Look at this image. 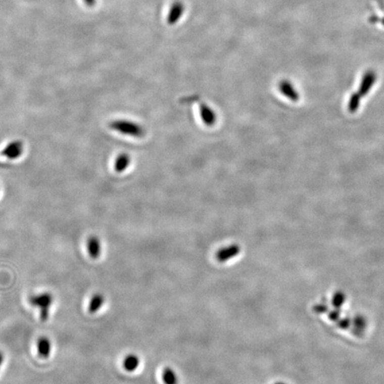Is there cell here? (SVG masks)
Masks as SVG:
<instances>
[{
	"instance_id": "cell-18",
	"label": "cell",
	"mask_w": 384,
	"mask_h": 384,
	"mask_svg": "<svg viewBox=\"0 0 384 384\" xmlns=\"http://www.w3.org/2000/svg\"><path fill=\"white\" fill-rule=\"evenodd\" d=\"M340 310L339 309H334L333 310H331L329 312V318L332 320V321H338L340 319Z\"/></svg>"
},
{
	"instance_id": "cell-17",
	"label": "cell",
	"mask_w": 384,
	"mask_h": 384,
	"mask_svg": "<svg viewBox=\"0 0 384 384\" xmlns=\"http://www.w3.org/2000/svg\"><path fill=\"white\" fill-rule=\"evenodd\" d=\"M313 310H314L316 313L321 314V313H325L326 311H328V307H327L326 304H324V303H318V304L315 305Z\"/></svg>"
},
{
	"instance_id": "cell-21",
	"label": "cell",
	"mask_w": 384,
	"mask_h": 384,
	"mask_svg": "<svg viewBox=\"0 0 384 384\" xmlns=\"http://www.w3.org/2000/svg\"><path fill=\"white\" fill-rule=\"evenodd\" d=\"M381 23H382V25H384V18L382 19V22H381Z\"/></svg>"
},
{
	"instance_id": "cell-11",
	"label": "cell",
	"mask_w": 384,
	"mask_h": 384,
	"mask_svg": "<svg viewBox=\"0 0 384 384\" xmlns=\"http://www.w3.org/2000/svg\"><path fill=\"white\" fill-rule=\"evenodd\" d=\"M367 322L365 317L358 315L352 320V332L355 335L360 336L366 329Z\"/></svg>"
},
{
	"instance_id": "cell-4",
	"label": "cell",
	"mask_w": 384,
	"mask_h": 384,
	"mask_svg": "<svg viewBox=\"0 0 384 384\" xmlns=\"http://www.w3.org/2000/svg\"><path fill=\"white\" fill-rule=\"evenodd\" d=\"M240 247L238 245L232 244L220 248L216 253V259L220 262H225L231 259L235 258L240 253Z\"/></svg>"
},
{
	"instance_id": "cell-12",
	"label": "cell",
	"mask_w": 384,
	"mask_h": 384,
	"mask_svg": "<svg viewBox=\"0 0 384 384\" xmlns=\"http://www.w3.org/2000/svg\"><path fill=\"white\" fill-rule=\"evenodd\" d=\"M139 366H140V358L137 355H127L124 359V362H123L124 368L127 372H131V373L134 372L139 367Z\"/></svg>"
},
{
	"instance_id": "cell-8",
	"label": "cell",
	"mask_w": 384,
	"mask_h": 384,
	"mask_svg": "<svg viewBox=\"0 0 384 384\" xmlns=\"http://www.w3.org/2000/svg\"><path fill=\"white\" fill-rule=\"evenodd\" d=\"M183 12H184V6L181 2L177 1V2L174 3L173 6L171 7L170 11L168 14V18H167L168 23L171 25L175 24L181 19Z\"/></svg>"
},
{
	"instance_id": "cell-20",
	"label": "cell",
	"mask_w": 384,
	"mask_h": 384,
	"mask_svg": "<svg viewBox=\"0 0 384 384\" xmlns=\"http://www.w3.org/2000/svg\"><path fill=\"white\" fill-rule=\"evenodd\" d=\"M276 384H286V383H284V382H277V383Z\"/></svg>"
},
{
	"instance_id": "cell-10",
	"label": "cell",
	"mask_w": 384,
	"mask_h": 384,
	"mask_svg": "<svg viewBox=\"0 0 384 384\" xmlns=\"http://www.w3.org/2000/svg\"><path fill=\"white\" fill-rule=\"evenodd\" d=\"M131 163V158L126 153H121L118 156L115 161V170L118 173H123L128 168Z\"/></svg>"
},
{
	"instance_id": "cell-6",
	"label": "cell",
	"mask_w": 384,
	"mask_h": 384,
	"mask_svg": "<svg viewBox=\"0 0 384 384\" xmlns=\"http://www.w3.org/2000/svg\"><path fill=\"white\" fill-rule=\"evenodd\" d=\"M200 117L205 125L207 126H214L216 123L217 116L215 114L214 110H212L207 104L200 103Z\"/></svg>"
},
{
	"instance_id": "cell-1",
	"label": "cell",
	"mask_w": 384,
	"mask_h": 384,
	"mask_svg": "<svg viewBox=\"0 0 384 384\" xmlns=\"http://www.w3.org/2000/svg\"><path fill=\"white\" fill-rule=\"evenodd\" d=\"M110 127L118 133L134 138H142L146 133L143 126H140L138 123L126 119L113 120L110 123Z\"/></svg>"
},
{
	"instance_id": "cell-14",
	"label": "cell",
	"mask_w": 384,
	"mask_h": 384,
	"mask_svg": "<svg viewBox=\"0 0 384 384\" xmlns=\"http://www.w3.org/2000/svg\"><path fill=\"white\" fill-rule=\"evenodd\" d=\"M162 379L165 384L178 383L177 375L171 367H166L163 370Z\"/></svg>"
},
{
	"instance_id": "cell-3",
	"label": "cell",
	"mask_w": 384,
	"mask_h": 384,
	"mask_svg": "<svg viewBox=\"0 0 384 384\" xmlns=\"http://www.w3.org/2000/svg\"><path fill=\"white\" fill-rule=\"evenodd\" d=\"M23 153V143L21 140H13L8 144L1 152L7 159H17Z\"/></svg>"
},
{
	"instance_id": "cell-19",
	"label": "cell",
	"mask_w": 384,
	"mask_h": 384,
	"mask_svg": "<svg viewBox=\"0 0 384 384\" xmlns=\"http://www.w3.org/2000/svg\"><path fill=\"white\" fill-rule=\"evenodd\" d=\"M3 361H4V354L2 353V351H0V366H2Z\"/></svg>"
},
{
	"instance_id": "cell-9",
	"label": "cell",
	"mask_w": 384,
	"mask_h": 384,
	"mask_svg": "<svg viewBox=\"0 0 384 384\" xmlns=\"http://www.w3.org/2000/svg\"><path fill=\"white\" fill-rule=\"evenodd\" d=\"M52 344L47 337H40L37 341V352L41 358H48L51 354Z\"/></svg>"
},
{
	"instance_id": "cell-15",
	"label": "cell",
	"mask_w": 384,
	"mask_h": 384,
	"mask_svg": "<svg viewBox=\"0 0 384 384\" xmlns=\"http://www.w3.org/2000/svg\"><path fill=\"white\" fill-rule=\"evenodd\" d=\"M346 300V296L343 292H336L332 296V304L334 307V309H340L341 307L344 305Z\"/></svg>"
},
{
	"instance_id": "cell-2",
	"label": "cell",
	"mask_w": 384,
	"mask_h": 384,
	"mask_svg": "<svg viewBox=\"0 0 384 384\" xmlns=\"http://www.w3.org/2000/svg\"><path fill=\"white\" fill-rule=\"evenodd\" d=\"M29 302L32 306L39 309L41 320L46 321L49 318V310L54 302L52 294L44 292L39 295H34L29 297Z\"/></svg>"
},
{
	"instance_id": "cell-5",
	"label": "cell",
	"mask_w": 384,
	"mask_h": 384,
	"mask_svg": "<svg viewBox=\"0 0 384 384\" xmlns=\"http://www.w3.org/2000/svg\"><path fill=\"white\" fill-rule=\"evenodd\" d=\"M278 88H279L281 93L284 97H286L288 100L294 102V103H296L299 101L300 94L296 91V89L295 88V86L291 82L288 81V80H282L278 85Z\"/></svg>"
},
{
	"instance_id": "cell-13",
	"label": "cell",
	"mask_w": 384,
	"mask_h": 384,
	"mask_svg": "<svg viewBox=\"0 0 384 384\" xmlns=\"http://www.w3.org/2000/svg\"><path fill=\"white\" fill-rule=\"evenodd\" d=\"M104 303V296L102 294H95L92 296L89 303L88 310L90 313L94 314L100 310Z\"/></svg>"
},
{
	"instance_id": "cell-16",
	"label": "cell",
	"mask_w": 384,
	"mask_h": 384,
	"mask_svg": "<svg viewBox=\"0 0 384 384\" xmlns=\"http://www.w3.org/2000/svg\"><path fill=\"white\" fill-rule=\"evenodd\" d=\"M337 325L339 326V328L348 329L351 327V325H352V321L350 318H340L337 321Z\"/></svg>"
},
{
	"instance_id": "cell-7",
	"label": "cell",
	"mask_w": 384,
	"mask_h": 384,
	"mask_svg": "<svg viewBox=\"0 0 384 384\" xmlns=\"http://www.w3.org/2000/svg\"><path fill=\"white\" fill-rule=\"evenodd\" d=\"M87 251L92 259L99 258L102 254V244L101 240L96 236H92L87 240Z\"/></svg>"
}]
</instances>
